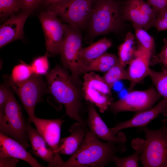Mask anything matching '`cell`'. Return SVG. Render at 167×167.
Listing matches in <instances>:
<instances>
[{"label":"cell","mask_w":167,"mask_h":167,"mask_svg":"<svg viewBox=\"0 0 167 167\" xmlns=\"http://www.w3.org/2000/svg\"><path fill=\"white\" fill-rule=\"evenodd\" d=\"M0 132L14 139L26 149L30 147L21 107L12 91L3 110L0 111Z\"/></svg>","instance_id":"5b68a950"},{"label":"cell","mask_w":167,"mask_h":167,"mask_svg":"<svg viewBox=\"0 0 167 167\" xmlns=\"http://www.w3.org/2000/svg\"><path fill=\"white\" fill-rule=\"evenodd\" d=\"M86 127L76 122L69 128L70 135L60 140L58 153L70 155L73 154L82 143L86 134Z\"/></svg>","instance_id":"ac0fdd59"},{"label":"cell","mask_w":167,"mask_h":167,"mask_svg":"<svg viewBox=\"0 0 167 167\" xmlns=\"http://www.w3.org/2000/svg\"><path fill=\"white\" fill-rule=\"evenodd\" d=\"M135 32V36L139 41V45L151 52L154 46L153 38L144 29L133 25Z\"/></svg>","instance_id":"83f0119b"},{"label":"cell","mask_w":167,"mask_h":167,"mask_svg":"<svg viewBox=\"0 0 167 167\" xmlns=\"http://www.w3.org/2000/svg\"><path fill=\"white\" fill-rule=\"evenodd\" d=\"M161 96L153 87L144 90L131 91L124 97L112 102L108 108L114 114L124 111L137 114L152 108Z\"/></svg>","instance_id":"ba28073f"},{"label":"cell","mask_w":167,"mask_h":167,"mask_svg":"<svg viewBox=\"0 0 167 167\" xmlns=\"http://www.w3.org/2000/svg\"><path fill=\"white\" fill-rule=\"evenodd\" d=\"M64 121L61 118L44 119L35 115L30 122L33 123L54 153L53 159L48 167H62L64 162L57 152L60 140L61 126Z\"/></svg>","instance_id":"7c38bea8"},{"label":"cell","mask_w":167,"mask_h":167,"mask_svg":"<svg viewBox=\"0 0 167 167\" xmlns=\"http://www.w3.org/2000/svg\"><path fill=\"white\" fill-rule=\"evenodd\" d=\"M118 62V58L116 55L105 53L85 67L82 73L92 71L106 72Z\"/></svg>","instance_id":"cb8c5ba5"},{"label":"cell","mask_w":167,"mask_h":167,"mask_svg":"<svg viewBox=\"0 0 167 167\" xmlns=\"http://www.w3.org/2000/svg\"><path fill=\"white\" fill-rule=\"evenodd\" d=\"M39 19L45 35L47 53L52 55L60 54L64 40V24L49 7L41 13Z\"/></svg>","instance_id":"8fae6325"},{"label":"cell","mask_w":167,"mask_h":167,"mask_svg":"<svg viewBox=\"0 0 167 167\" xmlns=\"http://www.w3.org/2000/svg\"><path fill=\"white\" fill-rule=\"evenodd\" d=\"M149 76L158 92L164 98H167V70L156 71L150 69Z\"/></svg>","instance_id":"484cf974"},{"label":"cell","mask_w":167,"mask_h":167,"mask_svg":"<svg viewBox=\"0 0 167 167\" xmlns=\"http://www.w3.org/2000/svg\"><path fill=\"white\" fill-rule=\"evenodd\" d=\"M86 122L90 130L99 139L107 142L121 143H125L127 141L125 134L122 132H119L116 135L112 134L111 129L108 127L92 104L88 107Z\"/></svg>","instance_id":"5bb4252c"},{"label":"cell","mask_w":167,"mask_h":167,"mask_svg":"<svg viewBox=\"0 0 167 167\" xmlns=\"http://www.w3.org/2000/svg\"><path fill=\"white\" fill-rule=\"evenodd\" d=\"M163 46L160 53L155 56L154 59L155 63H160L162 69L167 70V38L163 40Z\"/></svg>","instance_id":"1f68e13d"},{"label":"cell","mask_w":167,"mask_h":167,"mask_svg":"<svg viewBox=\"0 0 167 167\" xmlns=\"http://www.w3.org/2000/svg\"><path fill=\"white\" fill-rule=\"evenodd\" d=\"M64 40L60 54L63 67L71 71L72 80L80 74L79 55L82 48V36L78 28L69 24H64Z\"/></svg>","instance_id":"9c48e42d"},{"label":"cell","mask_w":167,"mask_h":167,"mask_svg":"<svg viewBox=\"0 0 167 167\" xmlns=\"http://www.w3.org/2000/svg\"><path fill=\"white\" fill-rule=\"evenodd\" d=\"M118 62L102 77L111 89L116 82L123 79L129 80L127 71Z\"/></svg>","instance_id":"d4e9b609"},{"label":"cell","mask_w":167,"mask_h":167,"mask_svg":"<svg viewBox=\"0 0 167 167\" xmlns=\"http://www.w3.org/2000/svg\"><path fill=\"white\" fill-rule=\"evenodd\" d=\"M137 4L141 10L145 14L155 19L157 14L155 10L148 2L143 0H136Z\"/></svg>","instance_id":"e575fe53"},{"label":"cell","mask_w":167,"mask_h":167,"mask_svg":"<svg viewBox=\"0 0 167 167\" xmlns=\"http://www.w3.org/2000/svg\"><path fill=\"white\" fill-rule=\"evenodd\" d=\"M134 35L128 32L118 48V63L125 68L133 58L136 49Z\"/></svg>","instance_id":"603a6c76"},{"label":"cell","mask_w":167,"mask_h":167,"mask_svg":"<svg viewBox=\"0 0 167 167\" xmlns=\"http://www.w3.org/2000/svg\"><path fill=\"white\" fill-rule=\"evenodd\" d=\"M43 0H19L20 9L23 11L31 12Z\"/></svg>","instance_id":"836d02e7"},{"label":"cell","mask_w":167,"mask_h":167,"mask_svg":"<svg viewBox=\"0 0 167 167\" xmlns=\"http://www.w3.org/2000/svg\"><path fill=\"white\" fill-rule=\"evenodd\" d=\"M19 161V159L13 157L0 158V167H14Z\"/></svg>","instance_id":"8d00e7d4"},{"label":"cell","mask_w":167,"mask_h":167,"mask_svg":"<svg viewBox=\"0 0 167 167\" xmlns=\"http://www.w3.org/2000/svg\"><path fill=\"white\" fill-rule=\"evenodd\" d=\"M46 53L44 56L39 57L34 59L30 65L33 74L41 75H46L49 68L48 57Z\"/></svg>","instance_id":"f1b7e54d"},{"label":"cell","mask_w":167,"mask_h":167,"mask_svg":"<svg viewBox=\"0 0 167 167\" xmlns=\"http://www.w3.org/2000/svg\"><path fill=\"white\" fill-rule=\"evenodd\" d=\"M46 77L48 92L64 105L66 115L86 126L80 114L81 96L65 69L57 65L48 72Z\"/></svg>","instance_id":"7a4b0ae2"},{"label":"cell","mask_w":167,"mask_h":167,"mask_svg":"<svg viewBox=\"0 0 167 167\" xmlns=\"http://www.w3.org/2000/svg\"><path fill=\"white\" fill-rule=\"evenodd\" d=\"M13 157L22 160L32 167H43L21 144L0 132V158Z\"/></svg>","instance_id":"2e32d148"},{"label":"cell","mask_w":167,"mask_h":167,"mask_svg":"<svg viewBox=\"0 0 167 167\" xmlns=\"http://www.w3.org/2000/svg\"><path fill=\"white\" fill-rule=\"evenodd\" d=\"M161 114L167 117V98H164L153 107L136 114L132 118L128 120L118 122L110 128L111 132L114 135H116L123 129L146 126Z\"/></svg>","instance_id":"4fadbf2b"},{"label":"cell","mask_w":167,"mask_h":167,"mask_svg":"<svg viewBox=\"0 0 167 167\" xmlns=\"http://www.w3.org/2000/svg\"><path fill=\"white\" fill-rule=\"evenodd\" d=\"M111 45V41L104 38L88 47L82 48L79 55L80 73H82L84 68L90 62L105 53Z\"/></svg>","instance_id":"44dd1931"},{"label":"cell","mask_w":167,"mask_h":167,"mask_svg":"<svg viewBox=\"0 0 167 167\" xmlns=\"http://www.w3.org/2000/svg\"><path fill=\"white\" fill-rule=\"evenodd\" d=\"M145 140L140 138L133 139L131 143L134 152L131 155L123 158L117 156L113 159L117 167H137L139 166V160L140 156L145 147Z\"/></svg>","instance_id":"7402d4cb"},{"label":"cell","mask_w":167,"mask_h":167,"mask_svg":"<svg viewBox=\"0 0 167 167\" xmlns=\"http://www.w3.org/2000/svg\"><path fill=\"white\" fill-rule=\"evenodd\" d=\"M9 86L6 84H2L0 86V111L3 110L11 92Z\"/></svg>","instance_id":"d6a6232c"},{"label":"cell","mask_w":167,"mask_h":167,"mask_svg":"<svg viewBox=\"0 0 167 167\" xmlns=\"http://www.w3.org/2000/svg\"><path fill=\"white\" fill-rule=\"evenodd\" d=\"M30 13L23 11L13 14L0 26V48L13 41L23 38L24 26Z\"/></svg>","instance_id":"e0dca14e"},{"label":"cell","mask_w":167,"mask_h":167,"mask_svg":"<svg viewBox=\"0 0 167 167\" xmlns=\"http://www.w3.org/2000/svg\"><path fill=\"white\" fill-rule=\"evenodd\" d=\"M7 84L17 95L28 116L30 121L35 115V107L48 91L47 84L41 76L33 74L21 83H15L9 80Z\"/></svg>","instance_id":"52a82bcc"},{"label":"cell","mask_w":167,"mask_h":167,"mask_svg":"<svg viewBox=\"0 0 167 167\" xmlns=\"http://www.w3.org/2000/svg\"><path fill=\"white\" fill-rule=\"evenodd\" d=\"M83 85L84 97L97 107L101 113L107 110L112 102L111 89L103 78L94 71L86 73Z\"/></svg>","instance_id":"30bf717a"},{"label":"cell","mask_w":167,"mask_h":167,"mask_svg":"<svg viewBox=\"0 0 167 167\" xmlns=\"http://www.w3.org/2000/svg\"><path fill=\"white\" fill-rule=\"evenodd\" d=\"M158 31L167 30V8L157 15L153 24Z\"/></svg>","instance_id":"4dcf8cb0"},{"label":"cell","mask_w":167,"mask_h":167,"mask_svg":"<svg viewBox=\"0 0 167 167\" xmlns=\"http://www.w3.org/2000/svg\"><path fill=\"white\" fill-rule=\"evenodd\" d=\"M64 0H44L45 4L49 6L51 4L55 3Z\"/></svg>","instance_id":"74e56055"},{"label":"cell","mask_w":167,"mask_h":167,"mask_svg":"<svg viewBox=\"0 0 167 167\" xmlns=\"http://www.w3.org/2000/svg\"><path fill=\"white\" fill-rule=\"evenodd\" d=\"M123 20L119 4L115 0H96L88 24V32L92 38L118 31Z\"/></svg>","instance_id":"3957f363"},{"label":"cell","mask_w":167,"mask_h":167,"mask_svg":"<svg viewBox=\"0 0 167 167\" xmlns=\"http://www.w3.org/2000/svg\"><path fill=\"white\" fill-rule=\"evenodd\" d=\"M96 0H64L49 7L69 25L80 29L88 24Z\"/></svg>","instance_id":"8992f818"},{"label":"cell","mask_w":167,"mask_h":167,"mask_svg":"<svg viewBox=\"0 0 167 167\" xmlns=\"http://www.w3.org/2000/svg\"><path fill=\"white\" fill-rule=\"evenodd\" d=\"M20 62V63L13 67L10 79H8L14 83L24 82L33 74L30 65L22 61Z\"/></svg>","instance_id":"4316f807"},{"label":"cell","mask_w":167,"mask_h":167,"mask_svg":"<svg viewBox=\"0 0 167 167\" xmlns=\"http://www.w3.org/2000/svg\"><path fill=\"white\" fill-rule=\"evenodd\" d=\"M147 2L155 10L157 15L167 8V0H147Z\"/></svg>","instance_id":"d590c367"},{"label":"cell","mask_w":167,"mask_h":167,"mask_svg":"<svg viewBox=\"0 0 167 167\" xmlns=\"http://www.w3.org/2000/svg\"><path fill=\"white\" fill-rule=\"evenodd\" d=\"M162 126L156 130L140 127L145 136L144 148L139 160L144 167H167V120L161 121Z\"/></svg>","instance_id":"277c9868"},{"label":"cell","mask_w":167,"mask_h":167,"mask_svg":"<svg viewBox=\"0 0 167 167\" xmlns=\"http://www.w3.org/2000/svg\"><path fill=\"white\" fill-rule=\"evenodd\" d=\"M126 149L124 143L103 142L88 129L80 146L62 167H104Z\"/></svg>","instance_id":"6da1fadb"},{"label":"cell","mask_w":167,"mask_h":167,"mask_svg":"<svg viewBox=\"0 0 167 167\" xmlns=\"http://www.w3.org/2000/svg\"><path fill=\"white\" fill-rule=\"evenodd\" d=\"M26 127L33 154L50 164L54 156L53 151L36 129L29 122L26 123Z\"/></svg>","instance_id":"ffe728a7"},{"label":"cell","mask_w":167,"mask_h":167,"mask_svg":"<svg viewBox=\"0 0 167 167\" xmlns=\"http://www.w3.org/2000/svg\"><path fill=\"white\" fill-rule=\"evenodd\" d=\"M123 20H128L135 25L147 30L153 26L156 19L144 13L136 0H127L121 10Z\"/></svg>","instance_id":"d6986e66"},{"label":"cell","mask_w":167,"mask_h":167,"mask_svg":"<svg viewBox=\"0 0 167 167\" xmlns=\"http://www.w3.org/2000/svg\"><path fill=\"white\" fill-rule=\"evenodd\" d=\"M20 9L19 0H0V15L4 18L13 15Z\"/></svg>","instance_id":"f546056e"},{"label":"cell","mask_w":167,"mask_h":167,"mask_svg":"<svg viewBox=\"0 0 167 167\" xmlns=\"http://www.w3.org/2000/svg\"><path fill=\"white\" fill-rule=\"evenodd\" d=\"M151 54V52L139 45L136 49L127 70L129 80L131 82L130 90L131 91L137 83L149 75Z\"/></svg>","instance_id":"9a60e30c"}]
</instances>
